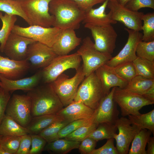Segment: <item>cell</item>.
Returning a JSON list of instances; mask_svg holds the SVG:
<instances>
[{"label": "cell", "mask_w": 154, "mask_h": 154, "mask_svg": "<svg viewBox=\"0 0 154 154\" xmlns=\"http://www.w3.org/2000/svg\"><path fill=\"white\" fill-rule=\"evenodd\" d=\"M31 108V100L28 95L14 94L7 103L5 114L26 127L32 118Z\"/></svg>", "instance_id": "cell-9"}, {"label": "cell", "mask_w": 154, "mask_h": 154, "mask_svg": "<svg viewBox=\"0 0 154 154\" xmlns=\"http://www.w3.org/2000/svg\"><path fill=\"white\" fill-rule=\"evenodd\" d=\"M31 144L30 135L28 134L21 136L19 148L16 154H29Z\"/></svg>", "instance_id": "cell-46"}, {"label": "cell", "mask_w": 154, "mask_h": 154, "mask_svg": "<svg viewBox=\"0 0 154 154\" xmlns=\"http://www.w3.org/2000/svg\"><path fill=\"white\" fill-rule=\"evenodd\" d=\"M58 56L52 47L35 41L28 46L26 60L30 67L42 69L48 65Z\"/></svg>", "instance_id": "cell-13"}, {"label": "cell", "mask_w": 154, "mask_h": 154, "mask_svg": "<svg viewBox=\"0 0 154 154\" xmlns=\"http://www.w3.org/2000/svg\"><path fill=\"white\" fill-rule=\"evenodd\" d=\"M84 26L90 31L97 49L102 52L111 55L116 47L117 36L111 24L99 26L86 23Z\"/></svg>", "instance_id": "cell-10"}, {"label": "cell", "mask_w": 154, "mask_h": 154, "mask_svg": "<svg viewBox=\"0 0 154 154\" xmlns=\"http://www.w3.org/2000/svg\"><path fill=\"white\" fill-rule=\"evenodd\" d=\"M111 67L119 76L128 82L137 75L133 62H126L114 67Z\"/></svg>", "instance_id": "cell-36"}, {"label": "cell", "mask_w": 154, "mask_h": 154, "mask_svg": "<svg viewBox=\"0 0 154 154\" xmlns=\"http://www.w3.org/2000/svg\"><path fill=\"white\" fill-rule=\"evenodd\" d=\"M114 100L120 107L122 116L129 115H138L143 106L153 104L141 95L116 87L113 95Z\"/></svg>", "instance_id": "cell-7"}, {"label": "cell", "mask_w": 154, "mask_h": 154, "mask_svg": "<svg viewBox=\"0 0 154 154\" xmlns=\"http://www.w3.org/2000/svg\"><path fill=\"white\" fill-rule=\"evenodd\" d=\"M125 6L134 11L146 7L154 9V0H130Z\"/></svg>", "instance_id": "cell-42"}, {"label": "cell", "mask_w": 154, "mask_h": 154, "mask_svg": "<svg viewBox=\"0 0 154 154\" xmlns=\"http://www.w3.org/2000/svg\"><path fill=\"white\" fill-rule=\"evenodd\" d=\"M21 139V136H2L0 144L9 154H16L19 148Z\"/></svg>", "instance_id": "cell-40"}, {"label": "cell", "mask_w": 154, "mask_h": 154, "mask_svg": "<svg viewBox=\"0 0 154 154\" xmlns=\"http://www.w3.org/2000/svg\"><path fill=\"white\" fill-rule=\"evenodd\" d=\"M71 122L63 119L55 122L42 131L38 135L43 138L47 143L59 138L58 133L64 126Z\"/></svg>", "instance_id": "cell-34"}, {"label": "cell", "mask_w": 154, "mask_h": 154, "mask_svg": "<svg viewBox=\"0 0 154 154\" xmlns=\"http://www.w3.org/2000/svg\"><path fill=\"white\" fill-rule=\"evenodd\" d=\"M62 30L53 27H45L32 25L23 27L15 25L12 32L52 47Z\"/></svg>", "instance_id": "cell-11"}, {"label": "cell", "mask_w": 154, "mask_h": 154, "mask_svg": "<svg viewBox=\"0 0 154 154\" xmlns=\"http://www.w3.org/2000/svg\"><path fill=\"white\" fill-rule=\"evenodd\" d=\"M38 85L28 91L31 104L32 117L56 114L63 108L58 97L50 83Z\"/></svg>", "instance_id": "cell-2"}, {"label": "cell", "mask_w": 154, "mask_h": 154, "mask_svg": "<svg viewBox=\"0 0 154 154\" xmlns=\"http://www.w3.org/2000/svg\"><path fill=\"white\" fill-rule=\"evenodd\" d=\"M76 71V74L72 78H69L63 73L50 83L63 107L74 100L79 86L85 77L82 66Z\"/></svg>", "instance_id": "cell-4"}, {"label": "cell", "mask_w": 154, "mask_h": 154, "mask_svg": "<svg viewBox=\"0 0 154 154\" xmlns=\"http://www.w3.org/2000/svg\"><path fill=\"white\" fill-rule=\"evenodd\" d=\"M130 0H117V2L120 5L125 6Z\"/></svg>", "instance_id": "cell-50"}, {"label": "cell", "mask_w": 154, "mask_h": 154, "mask_svg": "<svg viewBox=\"0 0 154 154\" xmlns=\"http://www.w3.org/2000/svg\"><path fill=\"white\" fill-rule=\"evenodd\" d=\"M1 82L0 81V86L1 85Z\"/></svg>", "instance_id": "cell-54"}, {"label": "cell", "mask_w": 154, "mask_h": 154, "mask_svg": "<svg viewBox=\"0 0 154 154\" xmlns=\"http://www.w3.org/2000/svg\"><path fill=\"white\" fill-rule=\"evenodd\" d=\"M49 11L54 17L53 27L74 30L80 28L85 13L73 0H52L49 4Z\"/></svg>", "instance_id": "cell-1"}, {"label": "cell", "mask_w": 154, "mask_h": 154, "mask_svg": "<svg viewBox=\"0 0 154 154\" xmlns=\"http://www.w3.org/2000/svg\"><path fill=\"white\" fill-rule=\"evenodd\" d=\"M133 62L137 75L154 79V61L137 57Z\"/></svg>", "instance_id": "cell-33"}, {"label": "cell", "mask_w": 154, "mask_h": 154, "mask_svg": "<svg viewBox=\"0 0 154 154\" xmlns=\"http://www.w3.org/2000/svg\"><path fill=\"white\" fill-rule=\"evenodd\" d=\"M117 129L115 123H102L98 124L97 127L88 137L94 139L97 142L104 139H114Z\"/></svg>", "instance_id": "cell-31"}, {"label": "cell", "mask_w": 154, "mask_h": 154, "mask_svg": "<svg viewBox=\"0 0 154 154\" xmlns=\"http://www.w3.org/2000/svg\"><path fill=\"white\" fill-rule=\"evenodd\" d=\"M115 124L119 130L118 134L114 138L116 147L119 154H128L130 144L139 129L131 125L128 118L125 117L119 118Z\"/></svg>", "instance_id": "cell-16"}, {"label": "cell", "mask_w": 154, "mask_h": 154, "mask_svg": "<svg viewBox=\"0 0 154 154\" xmlns=\"http://www.w3.org/2000/svg\"><path fill=\"white\" fill-rule=\"evenodd\" d=\"M136 53L137 57L154 61V40L139 42L137 46Z\"/></svg>", "instance_id": "cell-38"}, {"label": "cell", "mask_w": 154, "mask_h": 154, "mask_svg": "<svg viewBox=\"0 0 154 154\" xmlns=\"http://www.w3.org/2000/svg\"><path fill=\"white\" fill-rule=\"evenodd\" d=\"M0 19L2 25L0 30V51L3 52L6 41L12 31L17 20V16L5 13L4 15L0 12Z\"/></svg>", "instance_id": "cell-28"}, {"label": "cell", "mask_w": 154, "mask_h": 154, "mask_svg": "<svg viewBox=\"0 0 154 154\" xmlns=\"http://www.w3.org/2000/svg\"><path fill=\"white\" fill-rule=\"evenodd\" d=\"M0 154H9V153L0 144Z\"/></svg>", "instance_id": "cell-51"}, {"label": "cell", "mask_w": 154, "mask_h": 154, "mask_svg": "<svg viewBox=\"0 0 154 154\" xmlns=\"http://www.w3.org/2000/svg\"><path fill=\"white\" fill-rule=\"evenodd\" d=\"M35 41L12 32L6 41L3 52L13 60H26L28 46Z\"/></svg>", "instance_id": "cell-17"}, {"label": "cell", "mask_w": 154, "mask_h": 154, "mask_svg": "<svg viewBox=\"0 0 154 154\" xmlns=\"http://www.w3.org/2000/svg\"><path fill=\"white\" fill-rule=\"evenodd\" d=\"M128 119L131 125L140 130L146 129L154 134V109L144 114L138 115H129Z\"/></svg>", "instance_id": "cell-29"}, {"label": "cell", "mask_w": 154, "mask_h": 154, "mask_svg": "<svg viewBox=\"0 0 154 154\" xmlns=\"http://www.w3.org/2000/svg\"><path fill=\"white\" fill-rule=\"evenodd\" d=\"M100 80L104 90L107 94L112 88H125L128 82L119 76L110 66L104 64L99 67L95 72Z\"/></svg>", "instance_id": "cell-22"}, {"label": "cell", "mask_w": 154, "mask_h": 154, "mask_svg": "<svg viewBox=\"0 0 154 154\" xmlns=\"http://www.w3.org/2000/svg\"><path fill=\"white\" fill-rule=\"evenodd\" d=\"M64 119L56 114L44 115L32 117L26 127L28 134H38L52 123Z\"/></svg>", "instance_id": "cell-24"}, {"label": "cell", "mask_w": 154, "mask_h": 154, "mask_svg": "<svg viewBox=\"0 0 154 154\" xmlns=\"http://www.w3.org/2000/svg\"><path fill=\"white\" fill-rule=\"evenodd\" d=\"M77 52L83 61L82 70L85 76L94 72L112 57L111 54L102 52L97 50L89 37L84 38Z\"/></svg>", "instance_id": "cell-6"}, {"label": "cell", "mask_w": 154, "mask_h": 154, "mask_svg": "<svg viewBox=\"0 0 154 154\" xmlns=\"http://www.w3.org/2000/svg\"><path fill=\"white\" fill-rule=\"evenodd\" d=\"M18 0L29 20V25L52 26L54 17L49 11V4L52 0Z\"/></svg>", "instance_id": "cell-5"}, {"label": "cell", "mask_w": 154, "mask_h": 154, "mask_svg": "<svg viewBox=\"0 0 154 154\" xmlns=\"http://www.w3.org/2000/svg\"><path fill=\"white\" fill-rule=\"evenodd\" d=\"M79 7L85 12L88 11L95 5L103 3L106 0H73Z\"/></svg>", "instance_id": "cell-47"}, {"label": "cell", "mask_w": 154, "mask_h": 154, "mask_svg": "<svg viewBox=\"0 0 154 154\" xmlns=\"http://www.w3.org/2000/svg\"><path fill=\"white\" fill-rule=\"evenodd\" d=\"M151 132L146 129H138L132 141L129 154H146L145 149Z\"/></svg>", "instance_id": "cell-27"}, {"label": "cell", "mask_w": 154, "mask_h": 154, "mask_svg": "<svg viewBox=\"0 0 154 154\" xmlns=\"http://www.w3.org/2000/svg\"><path fill=\"white\" fill-rule=\"evenodd\" d=\"M146 99L154 102V85L142 95Z\"/></svg>", "instance_id": "cell-48"}, {"label": "cell", "mask_w": 154, "mask_h": 154, "mask_svg": "<svg viewBox=\"0 0 154 154\" xmlns=\"http://www.w3.org/2000/svg\"><path fill=\"white\" fill-rule=\"evenodd\" d=\"M2 137V135H0V141Z\"/></svg>", "instance_id": "cell-53"}, {"label": "cell", "mask_w": 154, "mask_h": 154, "mask_svg": "<svg viewBox=\"0 0 154 154\" xmlns=\"http://www.w3.org/2000/svg\"><path fill=\"white\" fill-rule=\"evenodd\" d=\"M108 1V0H106L99 7L92 8L85 12L82 23L99 26L116 23L117 22L112 19L110 12L108 14L105 13Z\"/></svg>", "instance_id": "cell-23"}, {"label": "cell", "mask_w": 154, "mask_h": 154, "mask_svg": "<svg viewBox=\"0 0 154 154\" xmlns=\"http://www.w3.org/2000/svg\"><path fill=\"white\" fill-rule=\"evenodd\" d=\"M81 61V57L77 52L70 55L58 56L41 70L42 80L44 84L50 83L68 69L77 70L80 66Z\"/></svg>", "instance_id": "cell-8"}, {"label": "cell", "mask_w": 154, "mask_h": 154, "mask_svg": "<svg viewBox=\"0 0 154 154\" xmlns=\"http://www.w3.org/2000/svg\"><path fill=\"white\" fill-rule=\"evenodd\" d=\"M108 0L109 1L113 2H117V0Z\"/></svg>", "instance_id": "cell-52"}, {"label": "cell", "mask_w": 154, "mask_h": 154, "mask_svg": "<svg viewBox=\"0 0 154 154\" xmlns=\"http://www.w3.org/2000/svg\"><path fill=\"white\" fill-rule=\"evenodd\" d=\"M143 24L141 27L143 31L142 40L149 42L154 40V13L143 14L142 17Z\"/></svg>", "instance_id": "cell-35"}, {"label": "cell", "mask_w": 154, "mask_h": 154, "mask_svg": "<svg viewBox=\"0 0 154 154\" xmlns=\"http://www.w3.org/2000/svg\"><path fill=\"white\" fill-rule=\"evenodd\" d=\"M107 7L110 10L113 20L122 23L128 29L139 31L141 30L143 12L131 10L117 2L109 1Z\"/></svg>", "instance_id": "cell-12"}, {"label": "cell", "mask_w": 154, "mask_h": 154, "mask_svg": "<svg viewBox=\"0 0 154 154\" xmlns=\"http://www.w3.org/2000/svg\"><path fill=\"white\" fill-rule=\"evenodd\" d=\"M114 139H107L106 143L102 147L94 149L90 154H119L114 145Z\"/></svg>", "instance_id": "cell-43"}, {"label": "cell", "mask_w": 154, "mask_h": 154, "mask_svg": "<svg viewBox=\"0 0 154 154\" xmlns=\"http://www.w3.org/2000/svg\"><path fill=\"white\" fill-rule=\"evenodd\" d=\"M11 97L9 92L0 86V125L5 114L6 106Z\"/></svg>", "instance_id": "cell-45"}, {"label": "cell", "mask_w": 154, "mask_h": 154, "mask_svg": "<svg viewBox=\"0 0 154 154\" xmlns=\"http://www.w3.org/2000/svg\"><path fill=\"white\" fill-rule=\"evenodd\" d=\"M98 124L93 123L81 127L67 135L65 139L81 142L88 137L97 127Z\"/></svg>", "instance_id": "cell-37"}, {"label": "cell", "mask_w": 154, "mask_h": 154, "mask_svg": "<svg viewBox=\"0 0 154 154\" xmlns=\"http://www.w3.org/2000/svg\"><path fill=\"white\" fill-rule=\"evenodd\" d=\"M95 110L80 101H73L64 107L56 115L70 122L91 118L94 116Z\"/></svg>", "instance_id": "cell-21"}, {"label": "cell", "mask_w": 154, "mask_h": 154, "mask_svg": "<svg viewBox=\"0 0 154 154\" xmlns=\"http://www.w3.org/2000/svg\"><path fill=\"white\" fill-rule=\"evenodd\" d=\"M94 114L93 116L91 118L79 119L70 122L60 130L58 133L59 138H64L79 128L94 123Z\"/></svg>", "instance_id": "cell-39"}, {"label": "cell", "mask_w": 154, "mask_h": 154, "mask_svg": "<svg viewBox=\"0 0 154 154\" xmlns=\"http://www.w3.org/2000/svg\"><path fill=\"white\" fill-rule=\"evenodd\" d=\"M78 148L82 154H90L95 149L97 141L92 138L88 137L82 141Z\"/></svg>", "instance_id": "cell-44"}, {"label": "cell", "mask_w": 154, "mask_h": 154, "mask_svg": "<svg viewBox=\"0 0 154 154\" xmlns=\"http://www.w3.org/2000/svg\"><path fill=\"white\" fill-rule=\"evenodd\" d=\"M146 154H154V137H150L147 142Z\"/></svg>", "instance_id": "cell-49"}, {"label": "cell", "mask_w": 154, "mask_h": 154, "mask_svg": "<svg viewBox=\"0 0 154 154\" xmlns=\"http://www.w3.org/2000/svg\"><path fill=\"white\" fill-rule=\"evenodd\" d=\"M28 134L26 127L21 126L5 114L0 125V135L21 136Z\"/></svg>", "instance_id": "cell-26"}, {"label": "cell", "mask_w": 154, "mask_h": 154, "mask_svg": "<svg viewBox=\"0 0 154 154\" xmlns=\"http://www.w3.org/2000/svg\"><path fill=\"white\" fill-rule=\"evenodd\" d=\"M81 142L59 138L47 143L44 150L54 154H65L73 149H78Z\"/></svg>", "instance_id": "cell-25"}, {"label": "cell", "mask_w": 154, "mask_h": 154, "mask_svg": "<svg viewBox=\"0 0 154 154\" xmlns=\"http://www.w3.org/2000/svg\"><path fill=\"white\" fill-rule=\"evenodd\" d=\"M31 144L29 154H39L44 150L47 142L38 134L30 135Z\"/></svg>", "instance_id": "cell-41"}, {"label": "cell", "mask_w": 154, "mask_h": 154, "mask_svg": "<svg viewBox=\"0 0 154 154\" xmlns=\"http://www.w3.org/2000/svg\"><path fill=\"white\" fill-rule=\"evenodd\" d=\"M81 41V38L77 36L74 30L62 29L52 47L58 56L67 55L79 45Z\"/></svg>", "instance_id": "cell-19"}, {"label": "cell", "mask_w": 154, "mask_h": 154, "mask_svg": "<svg viewBox=\"0 0 154 154\" xmlns=\"http://www.w3.org/2000/svg\"><path fill=\"white\" fill-rule=\"evenodd\" d=\"M116 88H112L110 92L102 99L95 110L94 123L98 124L104 122L115 123L119 118V112L113 98Z\"/></svg>", "instance_id": "cell-15"}, {"label": "cell", "mask_w": 154, "mask_h": 154, "mask_svg": "<svg viewBox=\"0 0 154 154\" xmlns=\"http://www.w3.org/2000/svg\"><path fill=\"white\" fill-rule=\"evenodd\" d=\"M42 78L41 70L30 77L16 80L8 79L0 74V86L9 92L17 90L28 91L39 85Z\"/></svg>", "instance_id": "cell-20"}, {"label": "cell", "mask_w": 154, "mask_h": 154, "mask_svg": "<svg viewBox=\"0 0 154 154\" xmlns=\"http://www.w3.org/2000/svg\"><path fill=\"white\" fill-rule=\"evenodd\" d=\"M30 65L27 60L18 61L0 54V74L7 79H20L29 69Z\"/></svg>", "instance_id": "cell-18"}, {"label": "cell", "mask_w": 154, "mask_h": 154, "mask_svg": "<svg viewBox=\"0 0 154 154\" xmlns=\"http://www.w3.org/2000/svg\"><path fill=\"white\" fill-rule=\"evenodd\" d=\"M106 95L94 72L85 76L79 86L73 101L80 102L95 110Z\"/></svg>", "instance_id": "cell-3"}, {"label": "cell", "mask_w": 154, "mask_h": 154, "mask_svg": "<svg viewBox=\"0 0 154 154\" xmlns=\"http://www.w3.org/2000/svg\"><path fill=\"white\" fill-rule=\"evenodd\" d=\"M0 12L19 16L29 25V20L18 0H0Z\"/></svg>", "instance_id": "cell-32"}, {"label": "cell", "mask_w": 154, "mask_h": 154, "mask_svg": "<svg viewBox=\"0 0 154 154\" xmlns=\"http://www.w3.org/2000/svg\"><path fill=\"white\" fill-rule=\"evenodd\" d=\"M128 34L127 41L124 46L115 56L112 57L105 64L114 67L122 64L133 62L137 57L136 50L139 42L142 40L143 34L139 31L125 28Z\"/></svg>", "instance_id": "cell-14"}, {"label": "cell", "mask_w": 154, "mask_h": 154, "mask_svg": "<svg viewBox=\"0 0 154 154\" xmlns=\"http://www.w3.org/2000/svg\"><path fill=\"white\" fill-rule=\"evenodd\" d=\"M154 85V79L147 78L137 75L128 82L123 89L125 90L142 95Z\"/></svg>", "instance_id": "cell-30"}]
</instances>
